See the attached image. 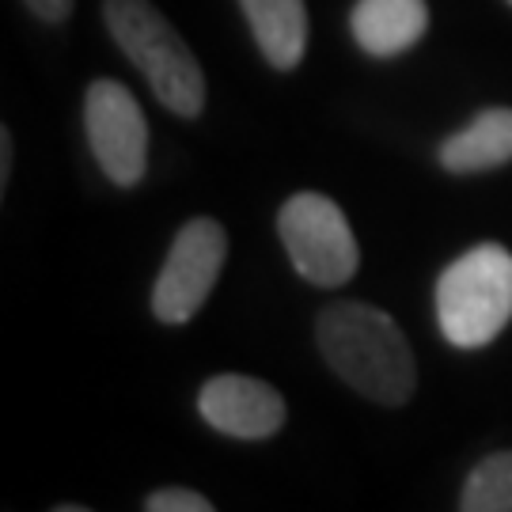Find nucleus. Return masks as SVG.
Here are the masks:
<instances>
[{
	"label": "nucleus",
	"mask_w": 512,
	"mask_h": 512,
	"mask_svg": "<svg viewBox=\"0 0 512 512\" xmlns=\"http://www.w3.org/2000/svg\"><path fill=\"white\" fill-rule=\"evenodd\" d=\"M509 4H512V0H509Z\"/></svg>",
	"instance_id": "15"
},
{
	"label": "nucleus",
	"mask_w": 512,
	"mask_h": 512,
	"mask_svg": "<svg viewBox=\"0 0 512 512\" xmlns=\"http://www.w3.org/2000/svg\"><path fill=\"white\" fill-rule=\"evenodd\" d=\"M437 160L452 175H482L512 164V107H490L475 114L440 145Z\"/></svg>",
	"instance_id": "9"
},
{
	"label": "nucleus",
	"mask_w": 512,
	"mask_h": 512,
	"mask_svg": "<svg viewBox=\"0 0 512 512\" xmlns=\"http://www.w3.org/2000/svg\"><path fill=\"white\" fill-rule=\"evenodd\" d=\"M27 4V12L42 23H65L69 12H73V0H23Z\"/></svg>",
	"instance_id": "13"
},
{
	"label": "nucleus",
	"mask_w": 512,
	"mask_h": 512,
	"mask_svg": "<svg viewBox=\"0 0 512 512\" xmlns=\"http://www.w3.org/2000/svg\"><path fill=\"white\" fill-rule=\"evenodd\" d=\"M349 31L372 57H399L414 50L429 31L425 0H357L349 12Z\"/></svg>",
	"instance_id": "8"
},
{
	"label": "nucleus",
	"mask_w": 512,
	"mask_h": 512,
	"mask_svg": "<svg viewBox=\"0 0 512 512\" xmlns=\"http://www.w3.org/2000/svg\"><path fill=\"white\" fill-rule=\"evenodd\" d=\"M8 175H12V129H0V190L8 186Z\"/></svg>",
	"instance_id": "14"
},
{
	"label": "nucleus",
	"mask_w": 512,
	"mask_h": 512,
	"mask_svg": "<svg viewBox=\"0 0 512 512\" xmlns=\"http://www.w3.org/2000/svg\"><path fill=\"white\" fill-rule=\"evenodd\" d=\"M148 512H213V501L202 497L198 490H183V486H164V490H152L145 497Z\"/></svg>",
	"instance_id": "12"
},
{
	"label": "nucleus",
	"mask_w": 512,
	"mask_h": 512,
	"mask_svg": "<svg viewBox=\"0 0 512 512\" xmlns=\"http://www.w3.org/2000/svg\"><path fill=\"white\" fill-rule=\"evenodd\" d=\"M84 129L95 164L114 186H137L148 171V122L141 103L118 80H95L84 95Z\"/></svg>",
	"instance_id": "6"
},
{
	"label": "nucleus",
	"mask_w": 512,
	"mask_h": 512,
	"mask_svg": "<svg viewBox=\"0 0 512 512\" xmlns=\"http://www.w3.org/2000/svg\"><path fill=\"white\" fill-rule=\"evenodd\" d=\"M262 57L277 73H293L308 50V4L304 0H239Z\"/></svg>",
	"instance_id": "10"
},
{
	"label": "nucleus",
	"mask_w": 512,
	"mask_h": 512,
	"mask_svg": "<svg viewBox=\"0 0 512 512\" xmlns=\"http://www.w3.org/2000/svg\"><path fill=\"white\" fill-rule=\"evenodd\" d=\"M103 23L152 95L179 118H202L205 73L183 35L152 0H103Z\"/></svg>",
	"instance_id": "2"
},
{
	"label": "nucleus",
	"mask_w": 512,
	"mask_h": 512,
	"mask_svg": "<svg viewBox=\"0 0 512 512\" xmlns=\"http://www.w3.org/2000/svg\"><path fill=\"white\" fill-rule=\"evenodd\" d=\"M277 236L296 274L319 289L346 285L361 266L357 236L342 205L327 194H315V190L293 194L277 209Z\"/></svg>",
	"instance_id": "4"
},
{
	"label": "nucleus",
	"mask_w": 512,
	"mask_h": 512,
	"mask_svg": "<svg viewBox=\"0 0 512 512\" xmlns=\"http://www.w3.org/2000/svg\"><path fill=\"white\" fill-rule=\"evenodd\" d=\"M437 323L448 346L482 349L512 323V251L478 243L437 277Z\"/></svg>",
	"instance_id": "3"
},
{
	"label": "nucleus",
	"mask_w": 512,
	"mask_h": 512,
	"mask_svg": "<svg viewBox=\"0 0 512 512\" xmlns=\"http://www.w3.org/2000/svg\"><path fill=\"white\" fill-rule=\"evenodd\" d=\"M198 414L205 425L232 440H270L281 433L289 406L281 391L266 380L243 376V372H220L209 376L198 391Z\"/></svg>",
	"instance_id": "7"
},
{
	"label": "nucleus",
	"mask_w": 512,
	"mask_h": 512,
	"mask_svg": "<svg viewBox=\"0 0 512 512\" xmlns=\"http://www.w3.org/2000/svg\"><path fill=\"white\" fill-rule=\"evenodd\" d=\"M315 342L334 376L368 403L406 406L418 391V365L399 323L365 300H334L315 319Z\"/></svg>",
	"instance_id": "1"
},
{
	"label": "nucleus",
	"mask_w": 512,
	"mask_h": 512,
	"mask_svg": "<svg viewBox=\"0 0 512 512\" xmlns=\"http://www.w3.org/2000/svg\"><path fill=\"white\" fill-rule=\"evenodd\" d=\"M463 512H512V452L478 459L463 482Z\"/></svg>",
	"instance_id": "11"
},
{
	"label": "nucleus",
	"mask_w": 512,
	"mask_h": 512,
	"mask_svg": "<svg viewBox=\"0 0 512 512\" xmlns=\"http://www.w3.org/2000/svg\"><path fill=\"white\" fill-rule=\"evenodd\" d=\"M228 262V232L213 217H194L171 239V251L164 258V270L152 285V315L179 327L190 323L209 293L217 289L220 270Z\"/></svg>",
	"instance_id": "5"
}]
</instances>
